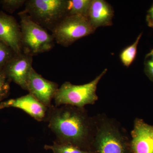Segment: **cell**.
<instances>
[{"mask_svg": "<svg viewBox=\"0 0 153 153\" xmlns=\"http://www.w3.org/2000/svg\"><path fill=\"white\" fill-rule=\"evenodd\" d=\"M45 119L56 135L55 142L70 144L92 152L96 128L95 116H91L84 108L51 105L48 108Z\"/></svg>", "mask_w": 153, "mask_h": 153, "instance_id": "cell-1", "label": "cell"}, {"mask_svg": "<svg viewBox=\"0 0 153 153\" xmlns=\"http://www.w3.org/2000/svg\"><path fill=\"white\" fill-rule=\"evenodd\" d=\"M95 118L92 152L133 153L130 135L118 121L105 114L96 115Z\"/></svg>", "mask_w": 153, "mask_h": 153, "instance_id": "cell-2", "label": "cell"}, {"mask_svg": "<svg viewBox=\"0 0 153 153\" xmlns=\"http://www.w3.org/2000/svg\"><path fill=\"white\" fill-rule=\"evenodd\" d=\"M107 70L105 68L92 81L83 85L64 82L58 88L54 96L55 105H66L82 108L87 105L95 104L98 100L96 93L97 85Z\"/></svg>", "mask_w": 153, "mask_h": 153, "instance_id": "cell-3", "label": "cell"}, {"mask_svg": "<svg viewBox=\"0 0 153 153\" xmlns=\"http://www.w3.org/2000/svg\"><path fill=\"white\" fill-rule=\"evenodd\" d=\"M19 16L21 19L22 52L33 56L48 52L53 48L55 40L52 35L23 11Z\"/></svg>", "mask_w": 153, "mask_h": 153, "instance_id": "cell-4", "label": "cell"}, {"mask_svg": "<svg viewBox=\"0 0 153 153\" xmlns=\"http://www.w3.org/2000/svg\"><path fill=\"white\" fill-rule=\"evenodd\" d=\"M25 4L23 12L37 24L52 32L67 16L66 0H29Z\"/></svg>", "mask_w": 153, "mask_h": 153, "instance_id": "cell-5", "label": "cell"}, {"mask_svg": "<svg viewBox=\"0 0 153 153\" xmlns=\"http://www.w3.org/2000/svg\"><path fill=\"white\" fill-rule=\"evenodd\" d=\"M95 31L87 18L82 16H68L53 29L52 35L57 44L63 47H68Z\"/></svg>", "mask_w": 153, "mask_h": 153, "instance_id": "cell-6", "label": "cell"}, {"mask_svg": "<svg viewBox=\"0 0 153 153\" xmlns=\"http://www.w3.org/2000/svg\"><path fill=\"white\" fill-rule=\"evenodd\" d=\"M33 56L22 52L16 54L3 68L10 81L27 90V84L32 70Z\"/></svg>", "mask_w": 153, "mask_h": 153, "instance_id": "cell-7", "label": "cell"}, {"mask_svg": "<svg viewBox=\"0 0 153 153\" xmlns=\"http://www.w3.org/2000/svg\"><path fill=\"white\" fill-rule=\"evenodd\" d=\"M58 88L57 83L45 79L32 68L28 79L27 90L45 106L49 108L51 106V101Z\"/></svg>", "mask_w": 153, "mask_h": 153, "instance_id": "cell-8", "label": "cell"}, {"mask_svg": "<svg viewBox=\"0 0 153 153\" xmlns=\"http://www.w3.org/2000/svg\"><path fill=\"white\" fill-rule=\"evenodd\" d=\"M130 136L133 153H153V125L136 118Z\"/></svg>", "mask_w": 153, "mask_h": 153, "instance_id": "cell-9", "label": "cell"}, {"mask_svg": "<svg viewBox=\"0 0 153 153\" xmlns=\"http://www.w3.org/2000/svg\"><path fill=\"white\" fill-rule=\"evenodd\" d=\"M0 40L16 54L22 52L21 27L15 18L0 12Z\"/></svg>", "mask_w": 153, "mask_h": 153, "instance_id": "cell-10", "label": "cell"}, {"mask_svg": "<svg viewBox=\"0 0 153 153\" xmlns=\"http://www.w3.org/2000/svg\"><path fill=\"white\" fill-rule=\"evenodd\" d=\"M10 107L22 110L38 121L44 120L48 110V108L30 94L0 103V109Z\"/></svg>", "mask_w": 153, "mask_h": 153, "instance_id": "cell-11", "label": "cell"}, {"mask_svg": "<svg viewBox=\"0 0 153 153\" xmlns=\"http://www.w3.org/2000/svg\"><path fill=\"white\" fill-rule=\"evenodd\" d=\"M114 11L112 7L104 0H91L88 19L95 30L112 25Z\"/></svg>", "mask_w": 153, "mask_h": 153, "instance_id": "cell-12", "label": "cell"}, {"mask_svg": "<svg viewBox=\"0 0 153 153\" xmlns=\"http://www.w3.org/2000/svg\"><path fill=\"white\" fill-rule=\"evenodd\" d=\"M67 16H79L88 18L91 0H68Z\"/></svg>", "mask_w": 153, "mask_h": 153, "instance_id": "cell-13", "label": "cell"}, {"mask_svg": "<svg viewBox=\"0 0 153 153\" xmlns=\"http://www.w3.org/2000/svg\"><path fill=\"white\" fill-rule=\"evenodd\" d=\"M143 33H140L134 42L123 50L120 55V58L124 66L128 67L134 62L137 54V46L142 36Z\"/></svg>", "mask_w": 153, "mask_h": 153, "instance_id": "cell-14", "label": "cell"}, {"mask_svg": "<svg viewBox=\"0 0 153 153\" xmlns=\"http://www.w3.org/2000/svg\"><path fill=\"white\" fill-rule=\"evenodd\" d=\"M44 149L51 150L52 153H94L81 149L74 145L68 143H59L54 142L52 145H45Z\"/></svg>", "mask_w": 153, "mask_h": 153, "instance_id": "cell-15", "label": "cell"}, {"mask_svg": "<svg viewBox=\"0 0 153 153\" xmlns=\"http://www.w3.org/2000/svg\"><path fill=\"white\" fill-rule=\"evenodd\" d=\"M16 53L0 40V69H3Z\"/></svg>", "mask_w": 153, "mask_h": 153, "instance_id": "cell-16", "label": "cell"}, {"mask_svg": "<svg viewBox=\"0 0 153 153\" xmlns=\"http://www.w3.org/2000/svg\"><path fill=\"white\" fill-rule=\"evenodd\" d=\"M10 81L3 69H0V102L2 101L10 94Z\"/></svg>", "mask_w": 153, "mask_h": 153, "instance_id": "cell-17", "label": "cell"}, {"mask_svg": "<svg viewBox=\"0 0 153 153\" xmlns=\"http://www.w3.org/2000/svg\"><path fill=\"white\" fill-rule=\"evenodd\" d=\"M25 0H2L1 4L4 10L12 13L25 4Z\"/></svg>", "mask_w": 153, "mask_h": 153, "instance_id": "cell-18", "label": "cell"}, {"mask_svg": "<svg viewBox=\"0 0 153 153\" xmlns=\"http://www.w3.org/2000/svg\"><path fill=\"white\" fill-rule=\"evenodd\" d=\"M144 72L149 79L153 82V49L145 57Z\"/></svg>", "mask_w": 153, "mask_h": 153, "instance_id": "cell-19", "label": "cell"}, {"mask_svg": "<svg viewBox=\"0 0 153 153\" xmlns=\"http://www.w3.org/2000/svg\"><path fill=\"white\" fill-rule=\"evenodd\" d=\"M146 20L148 26L153 28V4L148 11Z\"/></svg>", "mask_w": 153, "mask_h": 153, "instance_id": "cell-20", "label": "cell"}, {"mask_svg": "<svg viewBox=\"0 0 153 153\" xmlns=\"http://www.w3.org/2000/svg\"></svg>", "mask_w": 153, "mask_h": 153, "instance_id": "cell-21", "label": "cell"}]
</instances>
